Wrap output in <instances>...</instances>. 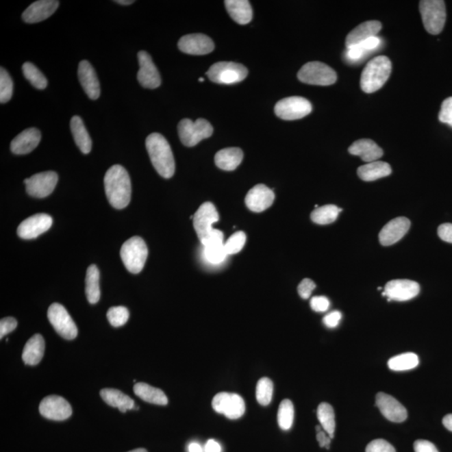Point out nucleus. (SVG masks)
Here are the masks:
<instances>
[{
  "mask_svg": "<svg viewBox=\"0 0 452 452\" xmlns=\"http://www.w3.org/2000/svg\"><path fill=\"white\" fill-rule=\"evenodd\" d=\"M342 209L334 205H327L315 209L311 214V220L318 225H329L337 220Z\"/></svg>",
  "mask_w": 452,
  "mask_h": 452,
  "instance_id": "nucleus-38",
  "label": "nucleus"
},
{
  "mask_svg": "<svg viewBox=\"0 0 452 452\" xmlns=\"http://www.w3.org/2000/svg\"><path fill=\"white\" fill-rule=\"evenodd\" d=\"M294 420V406L290 399H284L279 406L277 421L279 427L284 431H288L292 427Z\"/></svg>",
  "mask_w": 452,
  "mask_h": 452,
  "instance_id": "nucleus-40",
  "label": "nucleus"
},
{
  "mask_svg": "<svg viewBox=\"0 0 452 452\" xmlns=\"http://www.w3.org/2000/svg\"><path fill=\"white\" fill-rule=\"evenodd\" d=\"M59 3L56 0H40L34 2L23 13V21L28 24H35L47 20L58 10Z\"/></svg>",
  "mask_w": 452,
  "mask_h": 452,
  "instance_id": "nucleus-24",
  "label": "nucleus"
},
{
  "mask_svg": "<svg viewBox=\"0 0 452 452\" xmlns=\"http://www.w3.org/2000/svg\"><path fill=\"white\" fill-rule=\"evenodd\" d=\"M315 288L316 284H314V281H312L311 279L305 278L301 281L299 288H297V291H299L301 299H308Z\"/></svg>",
  "mask_w": 452,
  "mask_h": 452,
  "instance_id": "nucleus-47",
  "label": "nucleus"
},
{
  "mask_svg": "<svg viewBox=\"0 0 452 452\" xmlns=\"http://www.w3.org/2000/svg\"><path fill=\"white\" fill-rule=\"evenodd\" d=\"M203 448L199 443H190L188 446V452H203Z\"/></svg>",
  "mask_w": 452,
  "mask_h": 452,
  "instance_id": "nucleus-58",
  "label": "nucleus"
},
{
  "mask_svg": "<svg viewBox=\"0 0 452 452\" xmlns=\"http://www.w3.org/2000/svg\"><path fill=\"white\" fill-rule=\"evenodd\" d=\"M105 194L109 203L115 209L122 210L129 205L131 186L129 175L123 166H112L104 177Z\"/></svg>",
  "mask_w": 452,
  "mask_h": 452,
  "instance_id": "nucleus-1",
  "label": "nucleus"
},
{
  "mask_svg": "<svg viewBox=\"0 0 452 452\" xmlns=\"http://www.w3.org/2000/svg\"><path fill=\"white\" fill-rule=\"evenodd\" d=\"M414 450L416 452H439L434 444L425 440L414 442Z\"/></svg>",
  "mask_w": 452,
  "mask_h": 452,
  "instance_id": "nucleus-52",
  "label": "nucleus"
},
{
  "mask_svg": "<svg viewBox=\"0 0 452 452\" xmlns=\"http://www.w3.org/2000/svg\"><path fill=\"white\" fill-rule=\"evenodd\" d=\"M420 12L425 29L431 35L442 32L447 20L446 5L442 0H423L420 2Z\"/></svg>",
  "mask_w": 452,
  "mask_h": 452,
  "instance_id": "nucleus-5",
  "label": "nucleus"
},
{
  "mask_svg": "<svg viewBox=\"0 0 452 452\" xmlns=\"http://www.w3.org/2000/svg\"><path fill=\"white\" fill-rule=\"evenodd\" d=\"M316 440H318L320 447H325L326 449L329 450L331 442V437L324 431L321 425H316Z\"/></svg>",
  "mask_w": 452,
  "mask_h": 452,
  "instance_id": "nucleus-51",
  "label": "nucleus"
},
{
  "mask_svg": "<svg viewBox=\"0 0 452 452\" xmlns=\"http://www.w3.org/2000/svg\"><path fill=\"white\" fill-rule=\"evenodd\" d=\"M352 155L360 156L367 164L372 163L383 156V150L371 139H360L354 142L349 148Z\"/></svg>",
  "mask_w": 452,
  "mask_h": 452,
  "instance_id": "nucleus-27",
  "label": "nucleus"
},
{
  "mask_svg": "<svg viewBox=\"0 0 452 452\" xmlns=\"http://www.w3.org/2000/svg\"><path fill=\"white\" fill-rule=\"evenodd\" d=\"M378 290L379 291V290H382V288H378Z\"/></svg>",
  "mask_w": 452,
  "mask_h": 452,
  "instance_id": "nucleus-62",
  "label": "nucleus"
},
{
  "mask_svg": "<svg viewBox=\"0 0 452 452\" xmlns=\"http://www.w3.org/2000/svg\"><path fill=\"white\" fill-rule=\"evenodd\" d=\"M178 47L186 54L194 55H207L214 49L213 40L203 34H190L183 36L179 41Z\"/></svg>",
  "mask_w": 452,
  "mask_h": 452,
  "instance_id": "nucleus-20",
  "label": "nucleus"
},
{
  "mask_svg": "<svg viewBox=\"0 0 452 452\" xmlns=\"http://www.w3.org/2000/svg\"><path fill=\"white\" fill-rule=\"evenodd\" d=\"M220 221L218 211L212 203L205 202L199 207L193 218L194 227L201 242L212 231L213 225Z\"/></svg>",
  "mask_w": 452,
  "mask_h": 452,
  "instance_id": "nucleus-14",
  "label": "nucleus"
},
{
  "mask_svg": "<svg viewBox=\"0 0 452 452\" xmlns=\"http://www.w3.org/2000/svg\"><path fill=\"white\" fill-rule=\"evenodd\" d=\"M139 71L138 81L145 88L156 89L161 85V77L148 52H138Z\"/></svg>",
  "mask_w": 452,
  "mask_h": 452,
  "instance_id": "nucleus-15",
  "label": "nucleus"
},
{
  "mask_svg": "<svg viewBox=\"0 0 452 452\" xmlns=\"http://www.w3.org/2000/svg\"><path fill=\"white\" fill-rule=\"evenodd\" d=\"M134 391L136 395L151 404L158 405H168V398L163 390L145 383L135 384Z\"/></svg>",
  "mask_w": 452,
  "mask_h": 452,
  "instance_id": "nucleus-34",
  "label": "nucleus"
},
{
  "mask_svg": "<svg viewBox=\"0 0 452 452\" xmlns=\"http://www.w3.org/2000/svg\"><path fill=\"white\" fill-rule=\"evenodd\" d=\"M420 285L410 280H393L384 288L388 301H405L414 299L420 293Z\"/></svg>",
  "mask_w": 452,
  "mask_h": 452,
  "instance_id": "nucleus-19",
  "label": "nucleus"
},
{
  "mask_svg": "<svg viewBox=\"0 0 452 452\" xmlns=\"http://www.w3.org/2000/svg\"><path fill=\"white\" fill-rule=\"evenodd\" d=\"M391 70V62L387 56H377L372 59L361 74L362 90L366 93L377 92L386 84L390 77Z\"/></svg>",
  "mask_w": 452,
  "mask_h": 452,
  "instance_id": "nucleus-3",
  "label": "nucleus"
},
{
  "mask_svg": "<svg viewBox=\"0 0 452 452\" xmlns=\"http://www.w3.org/2000/svg\"><path fill=\"white\" fill-rule=\"evenodd\" d=\"M419 357L414 353H405L391 357L388 361V366L394 371H410L418 366Z\"/></svg>",
  "mask_w": 452,
  "mask_h": 452,
  "instance_id": "nucleus-37",
  "label": "nucleus"
},
{
  "mask_svg": "<svg viewBox=\"0 0 452 452\" xmlns=\"http://www.w3.org/2000/svg\"><path fill=\"white\" fill-rule=\"evenodd\" d=\"M316 416L321 424V427L327 433L331 439L334 438L335 427V414L333 407L327 403H321L316 410Z\"/></svg>",
  "mask_w": 452,
  "mask_h": 452,
  "instance_id": "nucleus-36",
  "label": "nucleus"
},
{
  "mask_svg": "<svg viewBox=\"0 0 452 452\" xmlns=\"http://www.w3.org/2000/svg\"><path fill=\"white\" fill-rule=\"evenodd\" d=\"M381 28L382 25L379 21H371L362 23L347 36L345 41L347 49L364 43L369 38L377 36Z\"/></svg>",
  "mask_w": 452,
  "mask_h": 452,
  "instance_id": "nucleus-26",
  "label": "nucleus"
},
{
  "mask_svg": "<svg viewBox=\"0 0 452 452\" xmlns=\"http://www.w3.org/2000/svg\"><path fill=\"white\" fill-rule=\"evenodd\" d=\"M107 316L112 326L119 327L127 322L129 311L125 307H112L108 311Z\"/></svg>",
  "mask_w": 452,
  "mask_h": 452,
  "instance_id": "nucleus-43",
  "label": "nucleus"
},
{
  "mask_svg": "<svg viewBox=\"0 0 452 452\" xmlns=\"http://www.w3.org/2000/svg\"><path fill=\"white\" fill-rule=\"evenodd\" d=\"M39 412L47 419L58 421L67 420L73 414L69 402L59 395H50L43 399Z\"/></svg>",
  "mask_w": 452,
  "mask_h": 452,
  "instance_id": "nucleus-13",
  "label": "nucleus"
},
{
  "mask_svg": "<svg viewBox=\"0 0 452 452\" xmlns=\"http://www.w3.org/2000/svg\"><path fill=\"white\" fill-rule=\"evenodd\" d=\"M146 149L154 168L164 179H171L175 175V162L171 145L160 134L153 133L146 139Z\"/></svg>",
  "mask_w": 452,
  "mask_h": 452,
  "instance_id": "nucleus-2",
  "label": "nucleus"
},
{
  "mask_svg": "<svg viewBox=\"0 0 452 452\" xmlns=\"http://www.w3.org/2000/svg\"><path fill=\"white\" fill-rule=\"evenodd\" d=\"M341 312L338 311H334L324 316L323 321L327 327L334 329V327H336L338 325L339 323L341 321Z\"/></svg>",
  "mask_w": 452,
  "mask_h": 452,
  "instance_id": "nucleus-53",
  "label": "nucleus"
},
{
  "mask_svg": "<svg viewBox=\"0 0 452 452\" xmlns=\"http://www.w3.org/2000/svg\"><path fill=\"white\" fill-rule=\"evenodd\" d=\"M273 383L268 378H262L256 384L255 397L262 406L268 405L273 399Z\"/></svg>",
  "mask_w": 452,
  "mask_h": 452,
  "instance_id": "nucleus-41",
  "label": "nucleus"
},
{
  "mask_svg": "<svg viewBox=\"0 0 452 452\" xmlns=\"http://www.w3.org/2000/svg\"><path fill=\"white\" fill-rule=\"evenodd\" d=\"M243 152L239 148L224 149L216 154L214 162L218 168L225 171H233L238 168L243 160Z\"/></svg>",
  "mask_w": 452,
  "mask_h": 452,
  "instance_id": "nucleus-30",
  "label": "nucleus"
},
{
  "mask_svg": "<svg viewBox=\"0 0 452 452\" xmlns=\"http://www.w3.org/2000/svg\"><path fill=\"white\" fill-rule=\"evenodd\" d=\"M375 403L379 412L390 421L401 423L408 417L405 406L390 394L379 392L376 395Z\"/></svg>",
  "mask_w": 452,
  "mask_h": 452,
  "instance_id": "nucleus-18",
  "label": "nucleus"
},
{
  "mask_svg": "<svg viewBox=\"0 0 452 452\" xmlns=\"http://www.w3.org/2000/svg\"><path fill=\"white\" fill-rule=\"evenodd\" d=\"M247 242V236L243 231L233 234L225 243V251L227 255L239 253Z\"/></svg>",
  "mask_w": 452,
  "mask_h": 452,
  "instance_id": "nucleus-44",
  "label": "nucleus"
},
{
  "mask_svg": "<svg viewBox=\"0 0 452 452\" xmlns=\"http://www.w3.org/2000/svg\"><path fill=\"white\" fill-rule=\"evenodd\" d=\"M391 173L390 165L382 161L372 162L357 168V175L367 182L389 176Z\"/></svg>",
  "mask_w": 452,
  "mask_h": 452,
  "instance_id": "nucleus-33",
  "label": "nucleus"
},
{
  "mask_svg": "<svg viewBox=\"0 0 452 452\" xmlns=\"http://www.w3.org/2000/svg\"><path fill=\"white\" fill-rule=\"evenodd\" d=\"M443 425L448 431H452V414H447L443 418Z\"/></svg>",
  "mask_w": 452,
  "mask_h": 452,
  "instance_id": "nucleus-57",
  "label": "nucleus"
},
{
  "mask_svg": "<svg viewBox=\"0 0 452 452\" xmlns=\"http://www.w3.org/2000/svg\"><path fill=\"white\" fill-rule=\"evenodd\" d=\"M78 78L83 90L90 99L97 100L100 97L101 88L95 69L88 60H81L78 66Z\"/></svg>",
  "mask_w": 452,
  "mask_h": 452,
  "instance_id": "nucleus-23",
  "label": "nucleus"
},
{
  "mask_svg": "<svg viewBox=\"0 0 452 452\" xmlns=\"http://www.w3.org/2000/svg\"><path fill=\"white\" fill-rule=\"evenodd\" d=\"M212 407L229 420H237L246 412V405L240 395L221 392L214 397Z\"/></svg>",
  "mask_w": 452,
  "mask_h": 452,
  "instance_id": "nucleus-11",
  "label": "nucleus"
},
{
  "mask_svg": "<svg viewBox=\"0 0 452 452\" xmlns=\"http://www.w3.org/2000/svg\"><path fill=\"white\" fill-rule=\"evenodd\" d=\"M439 120L452 127V97L443 101L439 113Z\"/></svg>",
  "mask_w": 452,
  "mask_h": 452,
  "instance_id": "nucleus-45",
  "label": "nucleus"
},
{
  "mask_svg": "<svg viewBox=\"0 0 452 452\" xmlns=\"http://www.w3.org/2000/svg\"><path fill=\"white\" fill-rule=\"evenodd\" d=\"M70 126L75 145L82 153L88 154L92 150V142L82 119L79 116H74L71 120Z\"/></svg>",
  "mask_w": 452,
  "mask_h": 452,
  "instance_id": "nucleus-31",
  "label": "nucleus"
},
{
  "mask_svg": "<svg viewBox=\"0 0 452 452\" xmlns=\"http://www.w3.org/2000/svg\"><path fill=\"white\" fill-rule=\"evenodd\" d=\"M199 81H201V82H203V81H205V79L201 77V78L199 79Z\"/></svg>",
  "mask_w": 452,
  "mask_h": 452,
  "instance_id": "nucleus-61",
  "label": "nucleus"
},
{
  "mask_svg": "<svg viewBox=\"0 0 452 452\" xmlns=\"http://www.w3.org/2000/svg\"><path fill=\"white\" fill-rule=\"evenodd\" d=\"M410 227V221L405 217H397L384 226L379 232L380 244L384 247L392 246L404 237Z\"/></svg>",
  "mask_w": 452,
  "mask_h": 452,
  "instance_id": "nucleus-21",
  "label": "nucleus"
},
{
  "mask_svg": "<svg viewBox=\"0 0 452 452\" xmlns=\"http://www.w3.org/2000/svg\"><path fill=\"white\" fill-rule=\"evenodd\" d=\"M226 10L231 17L240 25L249 24L253 16V11L247 0H226Z\"/></svg>",
  "mask_w": 452,
  "mask_h": 452,
  "instance_id": "nucleus-29",
  "label": "nucleus"
},
{
  "mask_svg": "<svg viewBox=\"0 0 452 452\" xmlns=\"http://www.w3.org/2000/svg\"><path fill=\"white\" fill-rule=\"evenodd\" d=\"M129 452H148V451L143 449V448H138V449H135Z\"/></svg>",
  "mask_w": 452,
  "mask_h": 452,
  "instance_id": "nucleus-60",
  "label": "nucleus"
},
{
  "mask_svg": "<svg viewBox=\"0 0 452 452\" xmlns=\"http://www.w3.org/2000/svg\"><path fill=\"white\" fill-rule=\"evenodd\" d=\"M48 319L56 333L67 340L77 338L78 329L66 309L59 303H53L48 309Z\"/></svg>",
  "mask_w": 452,
  "mask_h": 452,
  "instance_id": "nucleus-9",
  "label": "nucleus"
},
{
  "mask_svg": "<svg viewBox=\"0 0 452 452\" xmlns=\"http://www.w3.org/2000/svg\"><path fill=\"white\" fill-rule=\"evenodd\" d=\"M115 2L122 5H130L134 3V0H116Z\"/></svg>",
  "mask_w": 452,
  "mask_h": 452,
  "instance_id": "nucleus-59",
  "label": "nucleus"
},
{
  "mask_svg": "<svg viewBox=\"0 0 452 452\" xmlns=\"http://www.w3.org/2000/svg\"><path fill=\"white\" fill-rule=\"evenodd\" d=\"M299 81L306 84L330 86L337 81V74L326 64L312 62L305 64L297 74Z\"/></svg>",
  "mask_w": 452,
  "mask_h": 452,
  "instance_id": "nucleus-8",
  "label": "nucleus"
},
{
  "mask_svg": "<svg viewBox=\"0 0 452 452\" xmlns=\"http://www.w3.org/2000/svg\"><path fill=\"white\" fill-rule=\"evenodd\" d=\"M23 74L34 88L39 90L47 88V79L33 63L25 62L22 66Z\"/></svg>",
  "mask_w": 452,
  "mask_h": 452,
  "instance_id": "nucleus-39",
  "label": "nucleus"
},
{
  "mask_svg": "<svg viewBox=\"0 0 452 452\" xmlns=\"http://www.w3.org/2000/svg\"><path fill=\"white\" fill-rule=\"evenodd\" d=\"M310 305L312 310L316 312H324L329 308L330 301L326 297H312Z\"/></svg>",
  "mask_w": 452,
  "mask_h": 452,
  "instance_id": "nucleus-48",
  "label": "nucleus"
},
{
  "mask_svg": "<svg viewBox=\"0 0 452 452\" xmlns=\"http://www.w3.org/2000/svg\"><path fill=\"white\" fill-rule=\"evenodd\" d=\"M366 452H397L394 447L386 440L378 439L373 440L366 447Z\"/></svg>",
  "mask_w": 452,
  "mask_h": 452,
  "instance_id": "nucleus-46",
  "label": "nucleus"
},
{
  "mask_svg": "<svg viewBox=\"0 0 452 452\" xmlns=\"http://www.w3.org/2000/svg\"><path fill=\"white\" fill-rule=\"evenodd\" d=\"M312 110L310 101L301 97H286L275 105V113L278 118L288 121L303 118L310 114Z\"/></svg>",
  "mask_w": 452,
  "mask_h": 452,
  "instance_id": "nucleus-10",
  "label": "nucleus"
},
{
  "mask_svg": "<svg viewBox=\"0 0 452 452\" xmlns=\"http://www.w3.org/2000/svg\"><path fill=\"white\" fill-rule=\"evenodd\" d=\"M14 83L10 75L3 67L0 68V103L5 104L13 95Z\"/></svg>",
  "mask_w": 452,
  "mask_h": 452,
  "instance_id": "nucleus-42",
  "label": "nucleus"
},
{
  "mask_svg": "<svg viewBox=\"0 0 452 452\" xmlns=\"http://www.w3.org/2000/svg\"><path fill=\"white\" fill-rule=\"evenodd\" d=\"M120 255L127 270L131 273L138 274L148 258V247L141 237H131L123 244Z\"/></svg>",
  "mask_w": 452,
  "mask_h": 452,
  "instance_id": "nucleus-4",
  "label": "nucleus"
},
{
  "mask_svg": "<svg viewBox=\"0 0 452 452\" xmlns=\"http://www.w3.org/2000/svg\"><path fill=\"white\" fill-rule=\"evenodd\" d=\"M52 218L47 214H37L21 222L17 229L18 236L22 239H35L47 232L52 225Z\"/></svg>",
  "mask_w": 452,
  "mask_h": 452,
  "instance_id": "nucleus-17",
  "label": "nucleus"
},
{
  "mask_svg": "<svg viewBox=\"0 0 452 452\" xmlns=\"http://www.w3.org/2000/svg\"><path fill=\"white\" fill-rule=\"evenodd\" d=\"M438 236L442 240L452 244V224L440 225L438 228Z\"/></svg>",
  "mask_w": 452,
  "mask_h": 452,
  "instance_id": "nucleus-54",
  "label": "nucleus"
},
{
  "mask_svg": "<svg viewBox=\"0 0 452 452\" xmlns=\"http://www.w3.org/2000/svg\"><path fill=\"white\" fill-rule=\"evenodd\" d=\"M206 75L211 81L218 84L231 85L244 81L247 77L248 71L241 64L222 62L211 66Z\"/></svg>",
  "mask_w": 452,
  "mask_h": 452,
  "instance_id": "nucleus-6",
  "label": "nucleus"
},
{
  "mask_svg": "<svg viewBox=\"0 0 452 452\" xmlns=\"http://www.w3.org/2000/svg\"><path fill=\"white\" fill-rule=\"evenodd\" d=\"M99 280V270L96 265H90L86 276V295L90 304H96L100 300Z\"/></svg>",
  "mask_w": 452,
  "mask_h": 452,
  "instance_id": "nucleus-35",
  "label": "nucleus"
},
{
  "mask_svg": "<svg viewBox=\"0 0 452 452\" xmlns=\"http://www.w3.org/2000/svg\"><path fill=\"white\" fill-rule=\"evenodd\" d=\"M366 53L368 52L362 47L361 45H357L347 49L346 55L347 58L351 60V62H357V60L363 58Z\"/></svg>",
  "mask_w": 452,
  "mask_h": 452,
  "instance_id": "nucleus-50",
  "label": "nucleus"
},
{
  "mask_svg": "<svg viewBox=\"0 0 452 452\" xmlns=\"http://www.w3.org/2000/svg\"><path fill=\"white\" fill-rule=\"evenodd\" d=\"M178 131L181 142L186 147H194L213 134V127L208 121L199 118L193 122L190 119L180 121Z\"/></svg>",
  "mask_w": 452,
  "mask_h": 452,
  "instance_id": "nucleus-7",
  "label": "nucleus"
},
{
  "mask_svg": "<svg viewBox=\"0 0 452 452\" xmlns=\"http://www.w3.org/2000/svg\"><path fill=\"white\" fill-rule=\"evenodd\" d=\"M274 192L265 184H258L248 192L244 202L247 208L260 213L270 208L274 202Z\"/></svg>",
  "mask_w": 452,
  "mask_h": 452,
  "instance_id": "nucleus-22",
  "label": "nucleus"
},
{
  "mask_svg": "<svg viewBox=\"0 0 452 452\" xmlns=\"http://www.w3.org/2000/svg\"><path fill=\"white\" fill-rule=\"evenodd\" d=\"M16 319L14 318H5L0 321V338H3L17 327Z\"/></svg>",
  "mask_w": 452,
  "mask_h": 452,
  "instance_id": "nucleus-49",
  "label": "nucleus"
},
{
  "mask_svg": "<svg viewBox=\"0 0 452 452\" xmlns=\"http://www.w3.org/2000/svg\"><path fill=\"white\" fill-rule=\"evenodd\" d=\"M100 394L108 405L118 408L121 412L126 413L127 410L134 409V399L123 393L122 391L115 389H103L101 390Z\"/></svg>",
  "mask_w": 452,
  "mask_h": 452,
  "instance_id": "nucleus-32",
  "label": "nucleus"
},
{
  "mask_svg": "<svg viewBox=\"0 0 452 452\" xmlns=\"http://www.w3.org/2000/svg\"><path fill=\"white\" fill-rule=\"evenodd\" d=\"M41 140V134L37 128L25 129L15 137L10 143V149L17 155L32 153Z\"/></svg>",
  "mask_w": 452,
  "mask_h": 452,
  "instance_id": "nucleus-25",
  "label": "nucleus"
},
{
  "mask_svg": "<svg viewBox=\"0 0 452 452\" xmlns=\"http://www.w3.org/2000/svg\"><path fill=\"white\" fill-rule=\"evenodd\" d=\"M223 232L213 229L206 238L202 241L203 255L210 263L218 265L223 262L227 256L226 253Z\"/></svg>",
  "mask_w": 452,
  "mask_h": 452,
  "instance_id": "nucleus-16",
  "label": "nucleus"
},
{
  "mask_svg": "<svg viewBox=\"0 0 452 452\" xmlns=\"http://www.w3.org/2000/svg\"><path fill=\"white\" fill-rule=\"evenodd\" d=\"M380 43H381V40L379 37L375 36L369 38L367 40H365L364 43L360 44L362 47L367 52L375 51V49L379 47Z\"/></svg>",
  "mask_w": 452,
  "mask_h": 452,
  "instance_id": "nucleus-55",
  "label": "nucleus"
},
{
  "mask_svg": "<svg viewBox=\"0 0 452 452\" xmlns=\"http://www.w3.org/2000/svg\"><path fill=\"white\" fill-rule=\"evenodd\" d=\"M45 340L40 334H37L30 338L23 350L22 359L27 365H37L43 359Z\"/></svg>",
  "mask_w": 452,
  "mask_h": 452,
  "instance_id": "nucleus-28",
  "label": "nucleus"
},
{
  "mask_svg": "<svg viewBox=\"0 0 452 452\" xmlns=\"http://www.w3.org/2000/svg\"><path fill=\"white\" fill-rule=\"evenodd\" d=\"M203 451L205 452H221V447L220 443H218L216 440H209L206 442Z\"/></svg>",
  "mask_w": 452,
  "mask_h": 452,
  "instance_id": "nucleus-56",
  "label": "nucleus"
},
{
  "mask_svg": "<svg viewBox=\"0 0 452 452\" xmlns=\"http://www.w3.org/2000/svg\"><path fill=\"white\" fill-rule=\"evenodd\" d=\"M58 182V175L54 171H47L25 179L26 191L35 198H45L52 194Z\"/></svg>",
  "mask_w": 452,
  "mask_h": 452,
  "instance_id": "nucleus-12",
  "label": "nucleus"
}]
</instances>
